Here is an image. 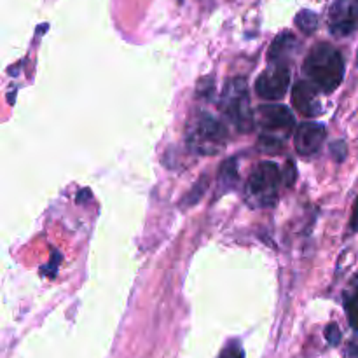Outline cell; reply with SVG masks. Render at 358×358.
<instances>
[{
    "mask_svg": "<svg viewBox=\"0 0 358 358\" xmlns=\"http://www.w3.org/2000/svg\"><path fill=\"white\" fill-rule=\"evenodd\" d=\"M290 84V71L285 63H271L255 81V93L266 100H280Z\"/></svg>",
    "mask_w": 358,
    "mask_h": 358,
    "instance_id": "6",
    "label": "cell"
},
{
    "mask_svg": "<svg viewBox=\"0 0 358 358\" xmlns=\"http://www.w3.org/2000/svg\"><path fill=\"white\" fill-rule=\"evenodd\" d=\"M296 47L297 39L294 37V34H290V31H281L280 36L272 40L271 47H269V63H285V65H287V60L292 56V53H296Z\"/></svg>",
    "mask_w": 358,
    "mask_h": 358,
    "instance_id": "10",
    "label": "cell"
},
{
    "mask_svg": "<svg viewBox=\"0 0 358 358\" xmlns=\"http://www.w3.org/2000/svg\"><path fill=\"white\" fill-rule=\"evenodd\" d=\"M218 358H245V351H243L242 344L238 343V341H231Z\"/></svg>",
    "mask_w": 358,
    "mask_h": 358,
    "instance_id": "13",
    "label": "cell"
},
{
    "mask_svg": "<svg viewBox=\"0 0 358 358\" xmlns=\"http://www.w3.org/2000/svg\"><path fill=\"white\" fill-rule=\"evenodd\" d=\"M327 129L318 123H303L294 135V145L301 156H315L325 140Z\"/></svg>",
    "mask_w": 358,
    "mask_h": 358,
    "instance_id": "8",
    "label": "cell"
},
{
    "mask_svg": "<svg viewBox=\"0 0 358 358\" xmlns=\"http://www.w3.org/2000/svg\"><path fill=\"white\" fill-rule=\"evenodd\" d=\"M329 30L334 37H346L358 30V0H334L329 11Z\"/></svg>",
    "mask_w": 358,
    "mask_h": 358,
    "instance_id": "7",
    "label": "cell"
},
{
    "mask_svg": "<svg viewBox=\"0 0 358 358\" xmlns=\"http://www.w3.org/2000/svg\"><path fill=\"white\" fill-rule=\"evenodd\" d=\"M296 25L304 31V34H313L318 27V16L311 11H301L299 14L296 16Z\"/></svg>",
    "mask_w": 358,
    "mask_h": 358,
    "instance_id": "12",
    "label": "cell"
},
{
    "mask_svg": "<svg viewBox=\"0 0 358 358\" xmlns=\"http://www.w3.org/2000/svg\"><path fill=\"white\" fill-rule=\"evenodd\" d=\"M222 110L238 131L248 133L253 128L252 109H250V94L245 79H231L224 88Z\"/></svg>",
    "mask_w": 358,
    "mask_h": 358,
    "instance_id": "5",
    "label": "cell"
},
{
    "mask_svg": "<svg viewBox=\"0 0 358 358\" xmlns=\"http://www.w3.org/2000/svg\"><path fill=\"white\" fill-rule=\"evenodd\" d=\"M351 231L358 233V198L355 199L353 205V212H351Z\"/></svg>",
    "mask_w": 358,
    "mask_h": 358,
    "instance_id": "15",
    "label": "cell"
},
{
    "mask_svg": "<svg viewBox=\"0 0 358 358\" xmlns=\"http://www.w3.org/2000/svg\"><path fill=\"white\" fill-rule=\"evenodd\" d=\"M304 75L313 86L329 94L341 86L344 77V60L334 46L320 42L309 49L304 60Z\"/></svg>",
    "mask_w": 358,
    "mask_h": 358,
    "instance_id": "1",
    "label": "cell"
},
{
    "mask_svg": "<svg viewBox=\"0 0 358 358\" xmlns=\"http://www.w3.org/2000/svg\"><path fill=\"white\" fill-rule=\"evenodd\" d=\"M316 88L311 82L299 81L292 90V103L303 116L316 117L322 114V103L316 98Z\"/></svg>",
    "mask_w": 358,
    "mask_h": 358,
    "instance_id": "9",
    "label": "cell"
},
{
    "mask_svg": "<svg viewBox=\"0 0 358 358\" xmlns=\"http://www.w3.org/2000/svg\"><path fill=\"white\" fill-rule=\"evenodd\" d=\"M344 309H346L350 325L355 331H358V285L351 292L344 294Z\"/></svg>",
    "mask_w": 358,
    "mask_h": 358,
    "instance_id": "11",
    "label": "cell"
},
{
    "mask_svg": "<svg viewBox=\"0 0 358 358\" xmlns=\"http://www.w3.org/2000/svg\"><path fill=\"white\" fill-rule=\"evenodd\" d=\"M348 355L353 358H358V335H355L353 341H351L350 346H348Z\"/></svg>",
    "mask_w": 358,
    "mask_h": 358,
    "instance_id": "16",
    "label": "cell"
},
{
    "mask_svg": "<svg viewBox=\"0 0 358 358\" xmlns=\"http://www.w3.org/2000/svg\"><path fill=\"white\" fill-rule=\"evenodd\" d=\"M255 125L261 129L259 147L264 152H278L283 149L288 136L292 135L296 119L290 109L285 105H261L255 114Z\"/></svg>",
    "mask_w": 358,
    "mask_h": 358,
    "instance_id": "2",
    "label": "cell"
},
{
    "mask_svg": "<svg viewBox=\"0 0 358 358\" xmlns=\"http://www.w3.org/2000/svg\"><path fill=\"white\" fill-rule=\"evenodd\" d=\"M186 142L192 152L201 156H214L227 144V129L217 117L198 112L187 126Z\"/></svg>",
    "mask_w": 358,
    "mask_h": 358,
    "instance_id": "3",
    "label": "cell"
},
{
    "mask_svg": "<svg viewBox=\"0 0 358 358\" xmlns=\"http://www.w3.org/2000/svg\"><path fill=\"white\" fill-rule=\"evenodd\" d=\"M325 339L331 346H337L339 341H341V331H339L337 323H329L327 329H325Z\"/></svg>",
    "mask_w": 358,
    "mask_h": 358,
    "instance_id": "14",
    "label": "cell"
},
{
    "mask_svg": "<svg viewBox=\"0 0 358 358\" xmlns=\"http://www.w3.org/2000/svg\"><path fill=\"white\" fill-rule=\"evenodd\" d=\"M281 172L280 168L271 161L259 164L250 175L245 187V199L250 207L264 208L272 207L278 201Z\"/></svg>",
    "mask_w": 358,
    "mask_h": 358,
    "instance_id": "4",
    "label": "cell"
}]
</instances>
